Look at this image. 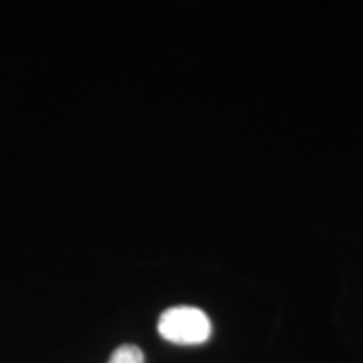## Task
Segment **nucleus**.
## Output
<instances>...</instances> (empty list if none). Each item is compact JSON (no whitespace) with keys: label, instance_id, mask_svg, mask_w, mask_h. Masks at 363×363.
<instances>
[{"label":"nucleus","instance_id":"f257e3e1","mask_svg":"<svg viewBox=\"0 0 363 363\" xmlns=\"http://www.w3.org/2000/svg\"><path fill=\"white\" fill-rule=\"evenodd\" d=\"M160 335L176 345H202L212 333L208 315L196 307H172L157 321Z\"/></svg>","mask_w":363,"mask_h":363},{"label":"nucleus","instance_id":"f03ea898","mask_svg":"<svg viewBox=\"0 0 363 363\" xmlns=\"http://www.w3.org/2000/svg\"><path fill=\"white\" fill-rule=\"evenodd\" d=\"M107 363H145V359L138 345H121L111 353Z\"/></svg>","mask_w":363,"mask_h":363}]
</instances>
